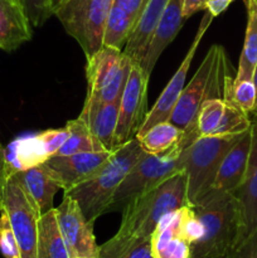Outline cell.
<instances>
[{"instance_id": "6da1fadb", "label": "cell", "mask_w": 257, "mask_h": 258, "mask_svg": "<svg viewBox=\"0 0 257 258\" xmlns=\"http://www.w3.org/2000/svg\"><path fill=\"white\" fill-rule=\"evenodd\" d=\"M223 47L213 44L207 52L191 80L184 86L169 120L183 128L186 135L197 139L194 123L202 103L211 98L232 96L233 78Z\"/></svg>"}, {"instance_id": "7a4b0ae2", "label": "cell", "mask_w": 257, "mask_h": 258, "mask_svg": "<svg viewBox=\"0 0 257 258\" xmlns=\"http://www.w3.org/2000/svg\"><path fill=\"white\" fill-rule=\"evenodd\" d=\"M145 154L138 139H131L118 145L111 158L88 180L65 193L77 202L87 221L95 223L98 217L110 211L123 179Z\"/></svg>"}, {"instance_id": "3957f363", "label": "cell", "mask_w": 257, "mask_h": 258, "mask_svg": "<svg viewBox=\"0 0 257 258\" xmlns=\"http://www.w3.org/2000/svg\"><path fill=\"white\" fill-rule=\"evenodd\" d=\"M191 209L203 226V236L190 244V258L226 257L238 244L241 236V216L234 194L203 199Z\"/></svg>"}, {"instance_id": "277c9868", "label": "cell", "mask_w": 257, "mask_h": 258, "mask_svg": "<svg viewBox=\"0 0 257 258\" xmlns=\"http://www.w3.org/2000/svg\"><path fill=\"white\" fill-rule=\"evenodd\" d=\"M188 206L186 174L181 170L165 183L136 196L123 207L122 221L116 237L150 238L165 214Z\"/></svg>"}, {"instance_id": "5b68a950", "label": "cell", "mask_w": 257, "mask_h": 258, "mask_svg": "<svg viewBox=\"0 0 257 258\" xmlns=\"http://www.w3.org/2000/svg\"><path fill=\"white\" fill-rule=\"evenodd\" d=\"M242 134L199 136L184 148L181 165L186 174L188 206H194L208 193L222 160Z\"/></svg>"}, {"instance_id": "8992f818", "label": "cell", "mask_w": 257, "mask_h": 258, "mask_svg": "<svg viewBox=\"0 0 257 258\" xmlns=\"http://www.w3.org/2000/svg\"><path fill=\"white\" fill-rule=\"evenodd\" d=\"M191 141L184 135L180 143L165 153L148 154L146 153L138 163L134 165L130 173L123 179L122 184L117 189L110 211H122L123 207L136 196L146 193L165 183L171 176L184 170L181 165V153L184 148Z\"/></svg>"}, {"instance_id": "52a82bcc", "label": "cell", "mask_w": 257, "mask_h": 258, "mask_svg": "<svg viewBox=\"0 0 257 258\" xmlns=\"http://www.w3.org/2000/svg\"><path fill=\"white\" fill-rule=\"evenodd\" d=\"M113 0H65L54 15L82 48L86 58L103 47L106 20Z\"/></svg>"}, {"instance_id": "ba28073f", "label": "cell", "mask_w": 257, "mask_h": 258, "mask_svg": "<svg viewBox=\"0 0 257 258\" xmlns=\"http://www.w3.org/2000/svg\"><path fill=\"white\" fill-rule=\"evenodd\" d=\"M134 59L123 50L102 47L87 57L86 98L101 102H117L127 82Z\"/></svg>"}, {"instance_id": "9c48e42d", "label": "cell", "mask_w": 257, "mask_h": 258, "mask_svg": "<svg viewBox=\"0 0 257 258\" xmlns=\"http://www.w3.org/2000/svg\"><path fill=\"white\" fill-rule=\"evenodd\" d=\"M3 211L12 224L20 258H37L38 222L42 212L15 174L10 176L5 186Z\"/></svg>"}, {"instance_id": "30bf717a", "label": "cell", "mask_w": 257, "mask_h": 258, "mask_svg": "<svg viewBox=\"0 0 257 258\" xmlns=\"http://www.w3.org/2000/svg\"><path fill=\"white\" fill-rule=\"evenodd\" d=\"M150 76L136 60L131 66L127 82L118 101V121L115 145L131 140L136 136L148 113V87Z\"/></svg>"}, {"instance_id": "8fae6325", "label": "cell", "mask_w": 257, "mask_h": 258, "mask_svg": "<svg viewBox=\"0 0 257 258\" xmlns=\"http://www.w3.org/2000/svg\"><path fill=\"white\" fill-rule=\"evenodd\" d=\"M213 18L214 17L209 12H207L206 14H204V17L202 18L201 24H199L198 30H197L196 37H194L193 42H191L185 57L183 58L180 66H179L178 70L175 71V73H174L171 80L168 82V85L165 86L163 92L159 95L158 100L154 103L153 107L150 108V111H148L145 120H144L143 125L139 128L135 138H139V136H141L143 134H145L146 131H148L151 126L155 125V123L161 122V121H166L170 118L171 112H173L174 107H175L176 102H178L179 100V96H180L181 91H183L184 86H185L186 75H188V71L189 68H190L191 62H193V58L194 55H196L197 49L199 48V44H201L206 32L208 30L209 25L212 24Z\"/></svg>"}, {"instance_id": "7c38bea8", "label": "cell", "mask_w": 257, "mask_h": 258, "mask_svg": "<svg viewBox=\"0 0 257 258\" xmlns=\"http://www.w3.org/2000/svg\"><path fill=\"white\" fill-rule=\"evenodd\" d=\"M55 216L71 258H98L100 246L96 243L93 223L87 221L72 197L65 193Z\"/></svg>"}, {"instance_id": "4fadbf2b", "label": "cell", "mask_w": 257, "mask_h": 258, "mask_svg": "<svg viewBox=\"0 0 257 258\" xmlns=\"http://www.w3.org/2000/svg\"><path fill=\"white\" fill-rule=\"evenodd\" d=\"M113 150L88 151L73 155L52 156L42 164L55 179L63 191L88 180L113 154Z\"/></svg>"}, {"instance_id": "5bb4252c", "label": "cell", "mask_w": 257, "mask_h": 258, "mask_svg": "<svg viewBox=\"0 0 257 258\" xmlns=\"http://www.w3.org/2000/svg\"><path fill=\"white\" fill-rule=\"evenodd\" d=\"M252 125V123H251ZM252 146V127L246 130L222 160L216 179L206 196L198 202L226 193H234L243 181ZM197 202V203H198ZM196 203V204H197ZM191 207V206H190Z\"/></svg>"}, {"instance_id": "9a60e30c", "label": "cell", "mask_w": 257, "mask_h": 258, "mask_svg": "<svg viewBox=\"0 0 257 258\" xmlns=\"http://www.w3.org/2000/svg\"><path fill=\"white\" fill-rule=\"evenodd\" d=\"M252 120V146L248 165L243 181L234 191L241 216V236L239 242L257 231V117Z\"/></svg>"}, {"instance_id": "2e32d148", "label": "cell", "mask_w": 257, "mask_h": 258, "mask_svg": "<svg viewBox=\"0 0 257 258\" xmlns=\"http://www.w3.org/2000/svg\"><path fill=\"white\" fill-rule=\"evenodd\" d=\"M184 22L185 19L183 17V0H169L156 25V29L154 30L153 37L146 47L145 53L140 58V60H138L139 64L149 76H151V72L160 58L161 53L173 42L174 38L183 27Z\"/></svg>"}, {"instance_id": "e0dca14e", "label": "cell", "mask_w": 257, "mask_h": 258, "mask_svg": "<svg viewBox=\"0 0 257 258\" xmlns=\"http://www.w3.org/2000/svg\"><path fill=\"white\" fill-rule=\"evenodd\" d=\"M78 117L86 123L96 140L106 149H116L115 135L118 121L117 102H101L86 98Z\"/></svg>"}, {"instance_id": "ac0fdd59", "label": "cell", "mask_w": 257, "mask_h": 258, "mask_svg": "<svg viewBox=\"0 0 257 258\" xmlns=\"http://www.w3.org/2000/svg\"><path fill=\"white\" fill-rule=\"evenodd\" d=\"M32 38V24L20 0H0V49L13 52Z\"/></svg>"}, {"instance_id": "d6986e66", "label": "cell", "mask_w": 257, "mask_h": 258, "mask_svg": "<svg viewBox=\"0 0 257 258\" xmlns=\"http://www.w3.org/2000/svg\"><path fill=\"white\" fill-rule=\"evenodd\" d=\"M168 3L169 0H148L143 12L139 15L133 32L123 48V52L136 62L140 60L145 53L146 47L153 37L154 30L156 29V25Z\"/></svg>"}, {"instance_id": "ffe728a7", "label": "cell", "mask_w": 257, "mask_h": 258, "mask_svg": "<svg viewBox=\"0 0 257 258\" xmlns=\"http://www.w3.org/2000/svg\"><path fill=\"white\" fill-rule=\"evenodd\" d=\"M15 175L34 199L42 213L54 208L53 201L55 194L62 190V188L42 164L18 171Z\"/></svg>"}, {"instance_id": "44dd1931", "label": "cell", "mask_w": 257, "mask_h": 258, "mask_svg": "<svg viewBox=\"0 0 257 258\" xmlns=\"http://www.w3.org/2000/svg\"><path fill=\"white\" fill-rule=\"evenodd\" d=\"M37 258H71L58 227L55 208L42 213L38 222Z\"/></svg>"}, {"instance_id": "7402d4cb", "label": "cell", "mask_w": 257, "mask_h": 258, "mask_svg": "<svg viewBox=\"0 0 257 258\" xmlns=\"http://www.w3.org/2000/svg\"><path fill=\"white\" fill-rule=\"evenodd\" d=\"M247 25L243 48L239 55L237 73L233 82L252 80L257 64V3L256 0H246Z\"/></svg>"}, {"instance_id": "603a6c76", "label": "cell", "mask_w": 257, "mask_h": 258, "mask_svg": "<svg viewBox=\"0 0 257 258\" xmlns=\"http://www.w3.org/2000/svg\"><path fill=\"white\" fill-rule=\"evenodd\" d=\"M184 135L185 131L183 128L174 125L170 120H166L153 125L145 134L136 139L145 153L160 154L180 143Z\"/></svg>"}, {"instance_id": "cb8c5ba5", "label": "cell", "mask_w": 257, "mask_h": 258, "mask_svg": "<svg viewBox=\"0 0 257 258\" xmlns=\"http://www.w3.org/2000/svg\"><path fill=\"white\" fill-rule=\"evenodd\" d=\"M98 258H154L150 238L113 236L98 248Z\"/></svg>"}, {"instance_id": "d4e9b609", "label": "cell", "mask_w": 257, "mask_h": 258, "mask_svg": "<svg viewBox=\"0 0 257 258\" xmlns=\"http://www.w3.org/2000/svg\"><path fill=\"white\" fill-rule=\"evenodd\" d=\"M68 130V138L62 148L58 150L54 156L73 155L78 153H88V151L106 150L91 134L86 123L80 117L70 120L66 123Z\"/></svg>"}, {"instance_id": "484cf974", "label": "cell", "mask_w": 257, "mask_h": 258, "mask_svg": "<svg viewBox=\"0 0 257 258\" xmlns=\"http://www.w3.org/2000/svg\"><path fill=\"white\" fill-rule=\"evenodd\" d=\"M136 20L131 15L112 4L103 33V47L123 50Z\"/></svg>"}, {"instance_id": "4316f807", "label": "cell", "mask_w": 257, "mask_h": 258, "mask_svg": "<svg viewBox=\"0 0 257 258\" xmlns=\"http://www.w3.org/2000/svg\"><path fill=\"white\" fill-rule=\"evenodd\" d=\"M229 100H233L232 96L227 98H211L202 103L194 123V133L197 138L218 135L226 113L227 102Z\"/></svg>"}, {"instance_id": "83f0119b", "label": "cell", "mask_w": 257, "mask_h": 258, "mask_svg": "<svg viewBox=\"0 0 257 258\" xmlns=\"http://www.w3.org/2000/svg\"><path fill=\"white\" fill-rule=\"evenodd\" d=\"M232 98L239 108L251 115L256 105V87L252 80H243L233 82Z\"/></svg>"}, {"instance_id": "f1b7e54d", "label": "cell", "mask_w": 257, "mask_h": 258, "mask_svg": "<svg viewBox=\"0 0 257 258\" xmlns=\"http://www.w3.org/2000/svg\"><path fill=\"white\" fill-rule=\"evenodd\" d=\"M0 253L4 258H20L17 238L8 214L4 211L0 213Z\"/></svg>"}, {"instance_id": "f546056e", "label": "cell", "mask_w": 257, "mask_h": 258, "mask_svg": "<svg viewBox=\"0 0 257 258\" xmlns=\"http://www.w3.org/2000/svg\"><path fill=\"white\" fill-rule=\"evenodd\" d=\"M33 27H42L53 15L52 0H20Z\"/></svg>"}, {"instance_id": "4dcf8cb0", "label": "cell", "mask_w": 257, "mask_h": 258, "mask_svg": "<svg viewBox=\"0 0 257 258\" xmlns=\"http://www.w3.org/2000/svg\"><path fill=\"white\" fill-rule=\"evenodd\" d=\"M180 236L188 242L189 244H193L203 236V226L196 213L193 212L191 207L188 206L184 216L183 222L180 227Z\"/></svg>"}, {"instance_id": "1f68e13d", "label": "cell", "mask_w": 257, "mask_h": 258, "mask_svg": "<svg viewBox=\"0 0 257 258\" xmlns=\"http://www.w3.org/2000/svg\"><path fill=\"white\" fill-rule=\"evenodd\" d=\"M153 254L154 258H190V244L181 236H175Z\"/></svg>"}, {"instance_id": "d6a6232c", "label": "cell", "mask_w": 257, "mask_h": 258, "mask_svg": "<svg viewBox=\"0 0 257 258\" xmlns=\"http://www.w3.org/2000/svg\"><path fill=\"white\" fill-rule=\"evenodd\" d=\"M223 258H257V231L237 244Z\"/></svg>"}, {"instance_id": "836d02e7", "label": "cell", "mask_w": 257, "mask_h": 258, "mask_svg": "<svg viewBox=\"0 0 257 258\" xmlns=\"http://www.w3.org/2000/svg\"><path fill=\"white\" fill-rule=\"evenodd\" d=\"M148 0H113V4L127 13L128 15L138 20L139 15L143 12L144 7L146 5ZM136 23V22H135Z\"/></svg>"}, {"instance_id": "e575fe53", "label": "cell", "mask_w": 257, "mask_h": 258, "mask_svg": "<svg viewBox=\"0 0 257 258\" xmlns=\"http://www.w3.org/2000/svg\"><path fill=\"white\" fill-rule=\"evenodd\" d=\"M10 178L9 168L7 161V151L0 144V213L3 211V202H4V191L8 180Z\"/></svg>"}, {"instance_id": "d590c367", "label": "cell", "mask_w": 257, "mask_h": 258, "mask_svg": "<svg viewBox=\"0 0 257 258\" xmlns=\"http://www.w3.org/2000/svg\"><path fill=\"white\" fill-rule=\"evenodd\" d=\"M208 0H183V17L184 19L193 17L196 13L206 10Z\"/></svg>"}, {"instance_id": "8d00e7d4", "label": "cell", "mask_w": 257, "mask_h": 258, "mask_svg": "<svg viewBox=\"0 0 257 258\" xmlns=\"http://www.w3.org/2000/svg\"><path fill=\"white\" fill-rule=\"evenodd\" d=\"M232 2L233 0H208L206 10L216 18L219 14H222L232 4Z\"/></svg>"}, {"instance_id": "74e56055", "label": "cell", "mask_w": 257, "mask_h": 258, "mask_svg": "<svg viewBox=\"0 0 257 258\" xmlns=\"http://www.w3.org/2000/svg\"><path fill=\"white\" fill-rule=\"evenodd\" d=\"M252 81H253L254 87H256V105H254L253 111H252L251 117H257V64H256V68H254V72H253V77H252Z\"/></svg>"}, {"instance_id": "f35d334b", "label": "cell", "mask_w": 257, "mask_h": 258, "mask_svg": "<svg viewBox=\"0 0 257 258\" xmlns=\"http://www.w3.org/2000/svg\"><path fill=\"white\" fill-rule=\"evenodd\" d=\"M65 0H52V9H53V15H54V10L59 7Z\"/></svg>"}, {"instance_id": "ab89813d", "label": "cell", "mask_w": 257, "mask_h": 258, "mask_svg": "<svg viewBox=\"0 0 257 258\" xmlns=\"http://www.w3.org/2000/svg\"><path fill=\"white\" fill-rule=\"evenodd\" d=\"M256 3H257V0H256Z\"/></svg>"}]
</instances>
